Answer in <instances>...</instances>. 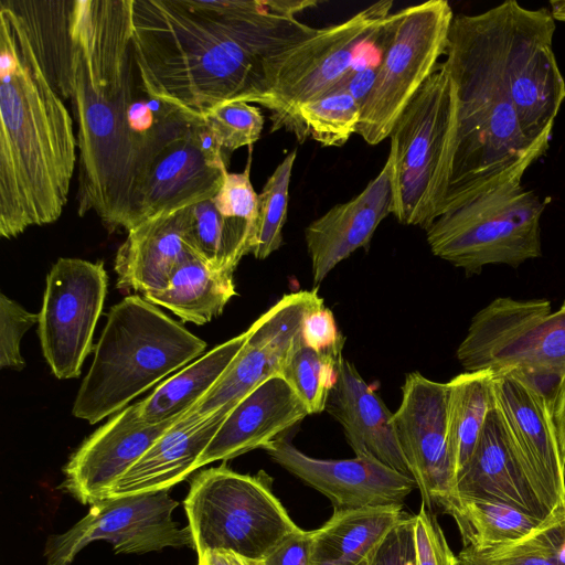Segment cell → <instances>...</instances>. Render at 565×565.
Instances as JSON below:
<instances>
[{
	"mask_svg": "<svg viewBox=\"0 0 565 565\" xmlns=\"http://www.w3.org/2000/svg\"><path fill=\"white\" fill-rule=\"evenodd\" d=\"M379 65L380 63L355 64L329 93H347L362 108L375 82Z\"/></svg>",
	"mask_w": 565,
	"mask_h": 565,
	"instance_id": "44",
	"label": "cell"
},
{
	"mask_svg": "<svg viewBox=\"0 0 565 565\" xmlns=\"http://www.w3.org/2000/svg\"><path fill=\"white\" fill-rule=\"evenodd\" d=\"M455 494L508 503L541 520L553 516L529 482L493 397L472 456L457 476Z\"/></svg>",
	"mask_w": 565,
	"mask_h": 565,
	"instance_id": "23",
	"label": "cell"
},
{
	"mask_svg": "<svg viewBox=\"0 0 565 565\" xmlns=\"http://www.w3.org/2000/svg\"><path fill=\"white\" fill-rule=\"evenodd\" d=\"M491 388L529 482L552 515L564 512L565 462L551 405L511 373L493 374Z\"/></svg>",
	"mask_w": 565,
	"mask_h": 565,
	"instance_id": "16",
	"label": "cell"
},
{
	"mask_svg": "<svg viewBox=\"0 0 565 565\" xmlns=\"http://www.w3.org/2000/svg\"><path fill=\"white\" fill-rule=\"evenodd\" d=\"M179 418L148 424L139 402L114 414L72 454L63 468L62 488L82 504H94L108 497L124 473Z\"/></svg>",
	"mask_w": 565,
	"mask_h": 565,
	"instance_id": "18",
	"label": "cell"
},
{
	"mask_svg": "<svg viewBox=\"0 0 565 565\" xmlns=\"http://www.w3.org/2000/svg\"><path fill=\"white\" fill-rule=\"evenodd\" d=\"M313 530L302 529L288 535L264 558L253 565H312Z\"/></svg>",
	"mask_w": 565,
	"mask_h": 565,
	"instance_id": "43",
	"label": "cell"
},
{
	"mask_svg": "<svg viewBox=\"0 0 565 565\" xmlns=\"http://www.w3.org/2000/svg\"><path fill=\"white\" fill-rule=\"evenodd\" d=\"M302 344L318 352L342 353L344 338L323 301L310 308L301 323Z\"/></svg>",
	"mask_w": 565,
	"mask_h": 565,
	"instance_id": "41",
	"label": "cell"
},
{
	"mask_svg": "<svg viewBox=\"0 0 565 565\" xmlns=\"http://www.w3.org/2000/svg\"><path fill=\"white\" fill-rule=\"evenodd\" d=\"M203 120L224 151L255 143L263 131L260 109L245 102H231L209 110Z\"/></svg>",
	"mask_w": 565,
	"mask_h": 565,
	"instance_id": "37",
	"label": "cell"
},
{
	"mask_svg": "<svg viewBox=\"0 0 565 565\" xmlns=\"http://www.w3.org/2000/svg\"><path fill=\"white\" fill-rule=\"evenodd\" d=\"M370 555L366 558H364L361 563H359L358 565H369V563H370Z\"/></svg>",
	"mask_w": 565,
	"mask_h": 565,
	"instance_id": "48",
	"label": "cell"
},
{
	"mask_svg": "<svg viewBox=\"0 0 565 565\" xmlns=\"http://www.w3.org/2000/svg\"><path fill=\"white\" fill-rule=\"evenodd\" d=\"M71 104L76 122L77 212L128 230L138 188L178 136L173 106L146 92L131 38V0H75Z\"/></svg>",
	"mask_w": 565,
	"mask_h": 565,
	"instance_id": "2",
	"label": "cell"
},
{
	"mask_svg": "<svg viewBox=\"0 0 565 565\" xmlns=\"http://www.w3.org/2000/svg\"><path fill=\"white\" fill-rule=\"evenodd\" d=\"M250 162L249 154L243 172L225 173L218 191L213 196V202L222 215L245 220L257 227L258 193L250 182Z\"/></svg>",
	"mask_w": 565,
	"mask_h": 565,
	"instance_id": "39",
	"label": "cell"
},
{
	"mask_svg": "<svg viewBox=\"0 0 565 565\" xmlns=\"http://www.w3.org/2000/svg\"><path fill=\"white\" fill-rule=\"evenodd\" d=\"M183 504L198 556L226 551L259 561L300 530L274 494L269 475L239 473L225 461L192 478Z\"/></svg>",
	"mask_w": 565,
	"mask_h": 565,
	"instance_id": "8",
	"label": "cell"
},
{
	"mask_svg": "<svg viewBox=\"0 0 565 565\" xmlns=\"http://www.w3.org/2000/svg\"><path fill=\"white\" fill-rule=\"evenodd\" d=\"M342 358V353L315 351L301 341L286 360L280 375L301 399L309 415L326 411Z\"/></svg>",
	"mask_w": 565,
	"mask_h": 565,
	"instance_id": "35",
	"label": "cell"
},
{
	"mask_svg": "<svg viewBox=\"0 0 565 565\" xmlns=\"http://www.w3.org/2000/svg\"><path fill=\"white\" fill-rule=\"evenodd\" d=\"M297 150H292L276 167L258 194V217L252 254L265 259L282 244V228L287 221L289 186Z\"/></svg>",
	"mask_w": 565,
	"mask_h": 565,
	"instance_id": "36",
	"label": "cell"
},
{
	"mask_svg": "<svg viewBox=\"0 0 565 565\" xmlns=\"http://www.w3.org/2000/svg\"><path fill=\"white\" fill-rule=\"evenodd\" d=\"M317 0H131L146 92L203 117L217 105H263L286 55L318 29L296 14Z\"/></svg>",
	"mask_w": 565,
	"mask_h": 565,
	"instance_id": "1",
	"label": "cell"
},
{
	"mask_svg": "<svg viewBox=\"0 0 565 565\" xmlns=\"http://www.w3.org/2000/svg\"><path fill=\"white\" fill-rule=\"evenodd\" d=\"M248 329L218 344L169 376L139 402L141 418L151 425L180 418L200 402L226 373L243 349Z\"/></svg>",
	"mask_w": 565,
	"mask_h": 565,
	"instance_id": "27",
	"label": "cell"
},
{
	"mask_svg": "<svg viewBox=\"0 0 565 565\" xmlns=\"http://www.w3.org/2000/svg\"><path fill=\"white\" fill-rule=\"evenodd\" d=\"M555 29L551 11L525 9L509 0L505 68L520 128L530 146L551 137L565 99V82L552 49Z\"/></svg>",
	"mask_w": 565,
	"mask_h": 565,
	"instance_id": "14",
	"label": "cell"
},
{
	"mask_svg": "<svg viewBox=\"0 0 565 565\" xmlns=\"http://www.w3.org/2000/svg\"><path fill=\"white\" fill-rule=\"evenodd\" d=\"M39 322V313L26 311L4 294L0 295V366L20 371L25 362L20 343L23 334Z\"/></svg>",
	"mask_w": 565,
	"mask_h": 565,
	"instance_id": "38",
	"label": "cell"
},
{
	"mask_svg": "<svg viewBox=\"0 0 565 565\" xmlns=\"http://www.w3.org/2000/svg\"><path fill=\"white\" fill-rule=\"evenodd\" d=\"M361 106L347 93H329L299 105L291 114L286 129L302 142L310 137L323 147H341L356 134Z\"/></svg>",
	"mask_w": 565,
	"mask_h": 565,
	"instance_id": "33",
	"label": "cell"
},
{
	"mask_svg": "<svg viewBox=\"0 0 565 565\" xmlns=\"http://www.w3.org/2000/svg\"><path fill=\"white\" fill-rule=\"evenodd\" d=\"M413 537L416 565H458L443 529L424 504L414 515Z\"/></svg>",
	"mask_w": 565,
	"mask_h": 565,
	"instance_id": "40",
	"label": "cell"
},
{
	"mask_svg": "<svg viewBox=\"0 0 565 565\" xmlns=\"http://www.w3.org/2000/svg\"><path fill=\"white\" fill-rule=\"evenodd\" d=\"M0 235L55 222L77 163L73 119L17 15L0 1Z\"/></svg>",
	"mask_w": 565,
	"mask_h": 565,
	"instance_id": "3",
	"label": "cell"
},
{
	"mask_svg": "<svg viewBox=\"0 0 565 565\" xmlns=\"http://www.w3.org/2000/svg\"><path fill=\"white\" fill-rule=\"evenodd\" d=\"M193 125L169 143L147 170L132 202L127 232L162 211L195 204L218 191L227 170L206 161L195 141Z\"/></svg>",
	"mask_w": 565,
	"mask_h": 565,
	"instance_id": "21",
	"label": "cell"
},
{
	"mask_svg": "<svg viewBox=\"0 0 565 565\" xmlns=\"http://www.w3.org/2000/svg\"><path fill=\"white\" fill-rule=\"evenodd\" d=\"M198 565H253L235 553L226 551H209L198 556Z\"/></svg>",
	"mask_w": 565,
	"mask_h": 565,
	"instance_id": "46",
	"label": "cell"
},
{
	"mask_svg": "<svg viewBox=\"0 0 565 565\" xmlns=\"http://www.w3.org/2000/svg\"><path fill=\"white\" fill-rule=\"evenodd\" d=\"M233 274L211 269L189 250L175 266L167 287L143 298L169 309L184 322L205 324L236 296Z\"/></svg>",
	"mask_w": 565,
	"mask_h": 565,
	"instance_id": "29",
	"label": "cell"
},
{
	"mask_svg": "<svg viewBox=\"0 0 565 565\" xmlns=\"http://www.w3.org/2000/svg\"><path fill=\"white\" fill-rule=\"evenodd\" d=\"M392 7L390 0L373 3L341 23L318 29L286 55L262 105L271 111L273 131L284 128L299 105L327 95L353 68Z\"/></svg>",
	"mask_w": 565,
	"mask_h": 565,
	"instance_id": "11",
	"label": "cell"
},
{
	"mask_svg": "<svg viewBox=\"0 0 565 565\" xmlns=\"http://www.w3.org/2000/svg\"><path fill=\"white\" fill-rule=\"evenodd\" d=\"M206 343L140 296L113 306L72 413L89 424L114 415L201 356Z\"/></svg>",
	"mask_w": 565,
	"mask_h": 565,
	"instance_id": "5",
	"label": "cell"
},
{
	"mask_svg": "<svg viewBox=\"0 0 565 565\" xmlns=\"http://www.w3.org/2000/svg\"><path fill=\"white\" fill-rule=\"evenodd\" d=\"M456 356L466 372L565 374V301L499 297L472 318Z\"/></svg>",
	"mask_w": 565,
	"mask_h": 565,
	"instance_id": "10",
	"label": "cell"
},
{
	"mask_svg": "<svg viewBox=\"0 0 565 565\" xmlns=\"http://www.w3.org/2000/svg\"><path fill=\"white\" fill-rule=\"evenodd\" d=\"M25 31L54 90L71 99L75 0H6Z\"/></svg>",
	"mask_w": 565,
	"mask_h": 565,
	"instance_id": "28",
	"label": "cell"
},
{
	"mask_svg": "<svg viewBox=\"0 0 565 565\" xmlns=\"http://www.w3.org/2000/svg\"><path fill=\"white\" fill-rule=\"evenodd\" d=\"M189 207L162 211L128 231L115 258L118 289L145 296L167 287L189 252L184 238Z\"/></svg>",
	"mask_w": 565,
	"mask_h": 565,
	"instance_id": "25",
	"label": "cell"
},
{
	"mask_svg": "<svg viewBox=\"0 0 565 565\" xmlns=\"http://www.w3.org/2000/svg\"><path fill=\"white\" fill-rule=\"evenodd\" d=\"M170 489L100 500L87 514L45 544L47 565H71L87 545L105 541L115 553L145 554L166 547H191L190 527L173 519L179 502Z\"/></svg>",
	"mask_w": 565,
	"mask_h": 565,
	"instance_id": "12",
	"label": "cell"
},
{
	"mask_svg": "<svg viewBox=\"0 0 565 565\" xmlns=\"http://www.w3.org/2000/svg\"><path fill=\"white\" fill-rule=\"evenodd\" d=\"M403 505L334 510L313 530L312 565H358L404 518Z\"/></svg>",
	"mask_w": 565,
	"mask_h": 565,
	"instance_id": "26",
	"label": "cell"
},
{
	"mask_svg": "<svg viewBox=\"0 0 565 565\" xmlns=\"http://www.w3.org/2000/svg\"><path fill=\"white\" fill-rule=\"evenodd\" d=\"M550 6L553 19L565 21V0H553L550 2Z\"/></svg>",
	"mask_w": 565,
	"mask_h": 565,
	"instance_id": "47",
	"label": "cell"
},
{
	"mask_svg": "<svg viewBox=\"0 0 565 565\" xmlns=\"http://www.w3.org/2000/svg\"><path fill=\"white\" fill-rule=\"evenodd\" d=\"M232 408L206 416L188 411L124 473L107 498L170 489L184 480L198 469L200 457Z\"/></svg>",
	"mask_w": 565,
	"mask_h": 565,
	"instance_id": "24",
	"label": "cell"
},
{
	"mask_svg": "<svg viewBox=\"0 0 565 565\" xmlns=\"http://www.w3.org/2000/svg\"><path fill=\"white\" fill-rule=\"evenodd\" d=\"M493 374L489 370L465 371L446 383L448 439L456 479L471 458L490 412Z\"/></svg>",
	"mask_w": 565,
	"mask_h": 565,
	"instance_id": "32",
	"label": "cell"
},
{
	"mask_svg": "<svg viewBox=\"0 0 565 565\" xmlns=\"http://www.w3.org/2000/svg\"><path fill=\"white\" fill-rule=\"evenodd\" d=\"M255 236V224L222 215L213 198L189 207L185 244L211 269L234 271L243 256L252 254Z\"/></svg>",
	"mask_w": 565,
	"mask_h": 565,
	"instance_id": "31",
	"label": "cell"
},
{
	"mask_svg": "<svg viewBox=\"0 0 565 565\" xmlns=\"http://www.w3.org/2000/svg\"><path fill=\"white\" fill-rule=\"evenodd\" d=\"M392 214L390 168L353 199L339 203L305 228L312 279L320 284L329 273L359 248H366L380 223Z\"/></svg>",
	"mask_w": 565,
	"mask_h": 565,
	"instance_id": "20",
	"label": "cell"
},
{
	"mask_svg": "<svg viewBox=\"0 0 565 565\" xmlns=\"http://www.w3.org/2000/svg\"><path fill=\"white\" fill-rule=\"evenodd\" d=\"M508 25L509 1L480 14L454 15L444 65L456 88L457 132L443 211L550 140L530 146L522 135L505 68Z\"/></svg>",
	"mask_w": 565,
	"mask_h": 565,
	"instance_id": "4",
	"label": "cell"
},
{
	"mask_svg": "<svg viewBox=\"0 0 565 565\" xmlns=\"http://www.w3.org/2000/svg\"><path fill=\"white\" fill-rule=\"evenodd\" d=\"M397 439L427 509L455 495V470L447 427V384L408 373L393 413Z\"/></svg>",
	"mask_w": 565,
	"mask_h": 565,
	"instance_id": "15",
	"label": "cell"
},
{
	"mask_svg": "<svg viewBox=\"0 0 565 565\" xmlns=\"http://www.w3.org/2000/svg\"><path fill=\"white\" fill-rule=\"evenodd\" d=\"M413 524L414 515L405 514L371 553L369 565H416Z\"/></svg>",
	"mask_w": 565,
	"mask_h": 565,
	"instance_id": "42",
	"label": "cell"
},
{
	"mask_svg": "<svg viewBox=\"0 0 565 565\" xmlns=\"http://www.w3.org/2000/svg\"><path fill=\"white\" fill-rule=\"evenodd\" d=\"M548 142H540L516 166L446 207L426 230L431 253L468 274L494 264L518 267L540 257V221L548 199L525 189L522 177Z\"/></svg>",
	"mask_w": 565,
	"mask_h": 565,
	"instance_id": "6",
	"label": "cell"
},
{
	"mask_svg": "<svg viewBox=\"0 0 565 565\" xmlns=\"http://www.w3.org/2000/svg\"><path fill=\"white\" fill-rule=\"evenodd\" d=\"M457 95L444 63L423 84L390 134L392 214L427 230L440 215L451 173Z\"/></svg>",
	"mask_w": 565,
	"mask_h": 565,
	"instance_id": "7",
	"label": "cell"
},
{
	"mask_svg": "<svg viewBox=\"0 0 565 565\" xmlns=\"http://www.w3.org/2000/svg\"><path fill=\"white\" fill-rule=\"evenodd\" d=\"M452 19L446 0L409 6L387 17L379 72L356 129L366 143L375 146L390 137L403 110L437 70Z\"/></svg>",
	"mask_w": 565,
	"mask_h": 565,
	"instance_id": "9",
	"label": "cell"
},
{
	"mask_svg": "<svg viewBox=\"0 0 565 565\" xmlns=\"http://www.w3.org/2000/svg\"><path fill=\"white\" fill-rule=\"evenodd\" d=\"M458 565H565V511L516 542L479 552L462 548Z\"/></svg>",
	"mask_w": 565,
	"mask_h": 565,
	"instance_id": "34",
	"label": "cell"
},
{
	"mask_svg": "<svg viewBox=\"0 0 565 565\" xmlns=\"http://www.w3.org/2000/svg\"><path fill=\"white\" fill-rule=\"evenodd\" d=\"M553 420L565 462V380L553 405Z\"/></svg>",
	"mask_w": 565,
	"mask_h": 565,
	"instance_id": "45",
	"label": "cell"
},
{
	"mask_svg": "<svg viewBox=\"0 0 565 565\" xmlns=\"http://www.w3.org/2000/svg\"><path fill=\"white\" fill-rule=\"evenodd\" d=\"M441 510L454 519L463 548L477 552L516 542L546 521L508 503L458 494Z\"/></svg>",
	"mask_w": 565,
	"mask_h": 565,
	"instance_id": "30",
	"label": "cell"
},
{
	"mask_svg": "<svg viewBox=\"0 0 565 565\" xmlns=\"http://www.w3.org/2000/svg\"><path fill=\"white\" fill-rule=\"evenodd\" d=\"M326 411L342 426L355 456L375 459L412 477L397 439L393 413L344 358L339 363Z\"/></svg>",
	"mask_w": 565,
	"mask_h": 565,
	"instance_id": "22",
	"label": "cell"
},
{
	"mask_svg": "<svg viewBox=\"0 0 565 565\" xmlns=\"http://www.w3.org/2000/svg\"><path fill=\"white\" fill-rule=\"evenodd\" d=\"M309 415L289 383L276 374L243 397L226 415L196 468L266 449Z\"/></svg>",
	"mask_w": 565,
	"mask_h": 565,
	"instance_id": "19",
	"label": "cell"
},
{
	"mask_svg": "<svg viewBox=\"0 0 565 565\" xmlns=\"http://www.w3.org/2000/svg\"><path fill=\"white\" fill-rule=\"evenodd\" d=\"M108 277L104 262L58 258L45 282L38 332L52 373L60 380L81 375L93 348Z\"/></svg>",
	"mask_w": 565,
	"mask_h": 565,
	"instance_id": "13",
	"label": "cell"
},
{
	"mask_svg": "<svg viewBox=\"0 0 565 565\" xmlns=\"http://www.w3.org/2000/svg\"><path fill=\"white\" fill-rule=\"evenodd\" d=\"M284 469L327 497L333 510L403 505L417 488L415 480L384 463L355 456L351 459H319L296 448L286 436L266 449Z\"/></svg>",
	"mask_w": 565,
	"mask_h": 565,
	"instance_id": "17",
	"label": "cell"
}]
</instances>
